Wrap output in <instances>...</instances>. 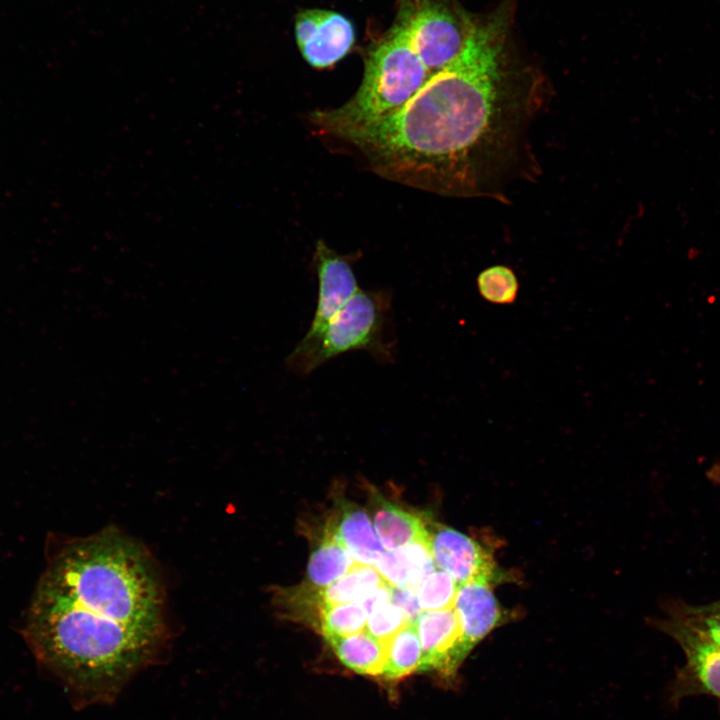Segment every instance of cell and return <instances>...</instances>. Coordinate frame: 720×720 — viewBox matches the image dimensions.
<instances>
[{
    "mask_svg": "<svg viewBox=\"0 0 720 720\" xmlns=\"http://www.w3.org/2000/svg\"><path fill=\"white\" fill-rule=\"evenodd\" d=\"M661 626L679 643L686 657V665L673 685V697L706 694L720 699V647L678 617Z\"/></svg>",
    "mask_w": 720,
    "mask_h": 720,
    "instance_id": "cell-6",
    "label": "cell"
},
{
    "mask_svg": "<svg viewBox=\"0 0 720 720\" xmlns=\"http://www.w3.org/2000/svg\"><path fill=\"white\" fill-rule=\"evenodd\" d=\"M711 606H712L713 608H715V609L720 610V602H718V603H716V604H714V605H711Z\"/></svg>",
    "mask_w": 720,
    "mask_h": 720,
    "instance_id": "cell-26",
    "label": "cell"
},
{
    "mask_svg": "<svg viewBox=\"0 0 720 720\" xmlns=\"http://www.w3.org/2000/svg\"><path fill=\"white\" fill-rule=\"evenodd\" d=\"M295 35L304 59L316 68L330 67L340 61L355 41V30L348 18L322 9H308L298 14Z\"/></svg>",
    "mask_w": 720,
    "mask_h": 720,
    "instance_id": "cell-8",
    "label": "cell"
},
{
    "mask_svg": "<svg viewBox=\"0 0 720 720\" xmlns=\"http://www.w3.org/2000/svg\"><path fill=\"white\" fill-rule=\"evenodd\" d=\"M318 275L317 306L305 336L318 333L360 290L350 262L319 240L314 254Z\"/></svg>",
    "mask_w": 720,
    "mask_h": 720,
    "instance_id": "cell-10",
    "label": "cell"
},
{
    "mask_svg": "<svg viewBox=\"0 0 720 720\" xmlns=\"http://www.w3.org/2000/svg\"><path fill=\"white\" fill-rule=\"evenodd\" d=\"M385 657L381 677L401 680L418 671L421 661V644L414 623H408L385 644Z\"/></svg>",
    "mask_w": 720,
    "mask_h": 720,
    "instance_id": "cell-18",
    "label": "cell"
},
{
    "mask_svg": "<svg viewBox=\"0 0 720 720\" xmlns=\"http://www.w3.org/2000/svg\"><path fill=\"white\" fill-rule=\"evenodd\" d=\"M680 618L694 631L720 647V610L710 607L687 609Z\"/></svg>",
    "mask_w": 720,
    "mask_h": 720,
    "instance_id": "cell-23",
    "label": "cell"
},
{
    "mask_svg": "<svg viewBox=\"0 0 720 720\" xmlns=\"http://www.w3.org/2000/svg\"><path fill=\"white\" fill-rule=\"evenodd\" d=\"M408 623L411 622L404 611L397 605L389 602L368 614L365 630L378 641L385 644Z\"/></svg>",
    "mask_w": 720,
    "mask_h": 720,
    "instance_id": "cell-22",
    "label": "cell"
},
{
    "mask_svg": "<svg viewBox=\"0 0 720 720\" xmlns=\"http://www.w3.org/2000/svg\"><path fill=\"white\" fill-rule=\"evenodd\" d=\"M432 74L404 31L394 26L367 55L362 83L345 104L313 113L322 130L341 137L404 106Z\"/></svg>",
    "mask_w": 720,
    "mask_h": 720,
    "instance_id": "cell-3",
    "label": "cell"
},
{
    "mask_svg": "<svg viewBox=\"0 0 720 720\" xmlns=\"http://www.w3.org/2000/svg\"><path fill=\"white\" fill-rule=\"evenodd\" d=\"M480 295L495 304L515 301L519 284L514 272L506 266L495 265L483 270L477 278Z\"/></svg>",
    "mask_w": 720,
    "mask_h": 720,
    "instance_id": "cell-21",
    "label": "cell"
},
{
    "mask_svg": "<svg viewBox=\"0 0 720 720\" xmlns=\"http://www.w3.org/2000/svg\"><path fill=\"white\" fill-rule=\"evenodd\" d=\"M504 5L474 22L461 53L400 109L341 136L380 172L441 192L504 199L530 154L526 132L543 98L511 69Z\"/></svg>",
    "mask_w": 720,
    "mask_h": 720,
    "instance_id": "cell-1",
    "label": "cell"
},
{
    "mask_svg": "<svg viewBox=\"0 0 720 720\" xmlns=\"http://www.w3.org/2000/svg\"><path fill=\"white\" fill-rule=\"evenodd\" d=\"M390 602L401 608L411 623H415L423 612L418 604L416 591L412 589L391 587Z\"/></svg>",
    "mask_w": 720,
    "mask_h": 720,
    "instance_id": "cell-24",
    "label": "cell"
},
{
    "mask_svg": "<svg viewBox=\"0 0 720 720\" xmlns=\"http://www.w3.org/2000/svg\"><path fill=\"white\" fill-rule=\"evenodd\" d=\"M339 661L350 670L367 676H380L385 646L366 630L347 636L324 637Z\"/></svg>",
    "mask_w": 720,
    "mask_h": 720,
    "instance_id": "cell-16",
    "label": "cell"
},
{
    "mask_svg": "<svg viewBox=\"0 0 720 720\" xmlns=\"http://www.w3.org/2000/svg\"><path fill=\"white\" fill-rule=\"evenodd\" d=\"M429 547L438 569L458 585L476 580L496 582L499 570L490 553L469 536L443 524L427 521Z\"/></svg>",
    "mask_w": 720,
    "mask_h": 720,
    "instance_id": "cell-7",
    "label": "cell"
},
{
    "mask_svg": "<svg viewBox=\"0 0 720 720\" xmlns=\"http://www.w3.org/2000/svg\"><path fill=\"white\" fill-rule=\"evenodd\" d=\"M474 21L440 0H401L396 26L432 75L463 50Z\"/></svg>",
    "mask_w": 720,
    "mask_h": 720,
    "instance_id": "cell-5",
    "label": "cell"
},
{
    "mask_svg": "<svg viewBox=\"0 0 720 720\" xmlns=\"http://www.w3.org/2000/svg\"><path fill=\"white\" fill-rule=\"evenodd\" d=\"M357 564L375 566L384 552L372 521L359 506L343 502L326 529Z\"/></svg>",
    "mask_w": 720,
    "mask_h": 720,
    "instance_id": "cell-12",
    "label": "cell"
},
{
    "mask_svg": "<svg viewBox=\"0 0 720 720\" xmlns=\"http://www.w3.org/2000/svg\"><path fill=\"white\" fill-rule=\"evenodd\" d=\"M373 526L386 551L428 539L427 520L381 497H376Z\"/></svg>",
    "mask_w": 720,
    "mask_h": 720,
    "instance_id": "cell-15",
    "label": "cell"
},
{
    "mask_svg": "<svg viewBox=\"0 0 720 720\" xmlns=\"http://www.w3.org/2000/svg\"><path fill=\"white\" fill-rule=\"evenodd\" d=\"M414 624L422 650L418 671L453 679L469 654L454 609L423 611Z\"/></svg>",
    "mask_w": 720,
    "mask_h": 720,
    "instance_id": "cell-9",
    "label": "cell"
},
{
    "mask_svg": "<svg viewBox=\"0 0 720 720\" xmlns=\"http://www.w3.org/2000/svg\"><path fill=\"white\" fill-rule=\"evenodd\" d=\"M375 567L389 586L415 591L422 579L437 568L428 539L383 552Z\"/></svg>",
    "mask_w": 720,
    "mask_h": 720,
    "instance_id": "cell-13",
    "label": "cell"
},
{
    "mask_svg": "<svg viewBox=\"0 0 720 720\" xmlns=\"http://www.w3.org/2000/svg\"><path fill=\"white\" fill-rule=\"evenodd\" d=\"M458 584L446 572L436 568L426 575L416 588V597L422 611L453 608Z\"/></svg>",
    "mask_w": 720,
    "mask_h": 720,
    "instance_id": "cell-20",
    "label": "cell"
},
{
    "mask_svg": "<svg viewBox=\"0 0 720 720\" xmlns=\"http://www.w3.org/2000/svg\"><path fill=\"white\" fill-rule=\"evenodd\" d=\"M391 296L359 290L316 334L304 336L286 359L290 371L308 375L342 353L365 350L379 362H390L393 346L387 335Z\"/></svg>",
    "mask_w": 720,
    "mask_h": 720,
    "instance_id": "cell-4",
    "label": "cell"
},
{
    "mask_svg": "<svg viewBox=\"0 0 720 720\" xmlns=\"http://www.w3.org/2000/svg\"><path fill=\"white\" fill-rule=\"evenodd\" d=\"M367 612L360 601L325 608L318 627L323 637L347 636L365 630Z\"/></svg>",
    "mask_w": 720,
    "mask_h": 720,
    "instance_id": "cell-19",
    "label": "cell"
},
{
    "mask_svg": "<svg viewBox=\"0 0 720 720\" xmlns=\"http://www.w3.org/2000/svg\"><path fill=\"white\" fill-rule=\"evenodd\" d=\"M391 597V586H389L386 583L381 584L374 590H372L370 593H368L364 598L360 600L361 604L363 605L364 609L367 612V615L371 613L376 608L385 605L390 602Z\"/></svg>",
    "mask_w": 720,
    "mask_h": 720,
    "instance_id": "cell-25",
    "label": "cell"
},
{
    "mask_svg": "<svg viewBox=\"0 0 720 720\" xmlns=\"http://www.w3.org/2000/svg\"><path fill=\"white\" fill-rule=\"evenodd\" d=\"M385 583L375 566L355 564L344 576L331 584L315 588L305 583L308 604L318 621L323 609L360 601L372 590Z\"/></svg>",
    "mask_w": 720,
    "mask_h": 720,
    "instance_id": "cell-14",
    "label": "cell"
},
{
    "mask_svg": "<svg viewBox=\"0 0 720 720\" xmlns=\"http://www.w3.org/2000/svg\"><path fill=\"white\" fill-rule=\"evenodd\" d=\"M23 634L73 704L112 702L163 641V593L150 557L111 528L67 544L40 577Z\"/></svg>",
    "mask_w": 720,
    "mask_h": 720,
    "instance_id": "cell-2",
    "label": "cell"
},
{
    "mask_svg": "<svg viewBox=\"0 0 720 720\" xmlns=\"http://www.w3.org/2000/svg\"><path fill=\"white\" fill-rule=\"evenodd\" d=\"M355 564L347 550L326 530L309 558L306 584L315 588L327 586L348 573Z\"/></svg>",
    "mask_w": 720,
    "mask_h": 720,
    "instance_id": "cell-17",
    "label": "cell"
},
{
    "mask_svg": "<svg viewBox=\"0 0 720 720\" xmlns=\"http://www.w3.org/2000/svg\"><path fill=\"white\" fill-rule=\"evenodd\" d=\"M492 581L476 579L458 585L453 609L468 653L504 621Z\"/></svg>",
    "mask_w": 720,
    "mask_h": 720,
    "instance_id": "cell-11",
    "label": "cell"
}]
</instances>
